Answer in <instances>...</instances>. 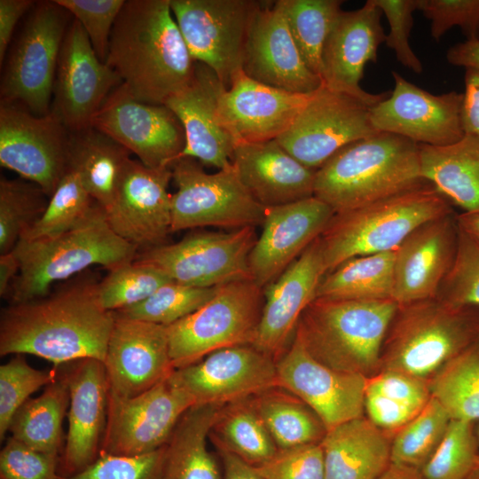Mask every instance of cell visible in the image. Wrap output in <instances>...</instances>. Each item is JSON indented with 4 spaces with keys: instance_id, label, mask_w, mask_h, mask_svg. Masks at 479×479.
<instances>
[{
    "instance_id": "47",
    "label": "cell",
    "mask_w": 479,
    "mask_h": 479,
    "mask_svg": "<svg viewBox=\"0 0 479 479\" xmlns=\"http://www.w3.org/2000/svg\"><path fill=\"white\" fill-rule=\"evenodd\" d=\"M478 464L475 423L451 420L440 444L420 473L424 479H466Z\"/></svg>"
},
{
    "instance_id": "3",
    "label": "cell",
    "mask_w": 479,
    "mask_h": 479,
    "mask_svg": "<svg viewBox=\"0 0 479 479\" xmlns=\"http://www.w3.org/2000/svg\"><path fill=\"white\" fill-rule=\"evenodd\" d=\"M426 183L420 172V145L379 131L345 145L318 169L314 196L335 214Z\"/></svg>"
},
{
    "instance_id": "8",
    "label": "cell",
    "mask_w": 479,
    "mask_h": 479,
    "mask_svg": "<svg viewBox=\"0 0 479 479\" xmlns=\"http://www.w3.org/2000/svg\"><path fill=\"white\" fill-rule=\"evenodd\" d=\"M72 20L55 0L35 2L6 53L1 101L18 104L35 115L50 114L58 59Z\"/></svg>"
},
{
    "instance_id": "49",
    "label": "cell",
    "mask_w": 479,
    "mask_h": 479,
    "mask_svg": "<svg viewBox=\"0 0 479 479\" xmlns=\"http://www.w3.org/2000/svg\"><path fill=\"white\" fill-rule=\"evenodd\" d=\"M436 297L454 306L479 309V244L459 227L456 256Z\"/></svg>"
},
{
    "instance_id": "9",
    "label": "cell",
    "mask_w": 479,
    "mask_h": 479,
    "mask_svg": "<svg viewBox=\"0 0 479 479\" xmlns=\"http://www.w3.org/2000/svg\"><path fill=\"white\" fill-rule=\"evenodd\" d=\"M263 301V288L253 279L218 287L203 306L167 326L174 369L221 349L253 344Z\"/></svg>"
},
{
    "instance_id": "12",
    "label": "cell",
    "mask_w": 479,
    "mask_h": 479,
    "mask_svg": "<svg viewBox=\"0 0 479 479\" xmlns=\"http://www.w3.org/2000/svg\"><path fill=\"white\" fill-rule=\"evenodd\" d=\"M256 240L255 227L192 232L177 242L145 250L137 259L158 267L177 283L217 287L252 279L248 260Z\"/></svg>"
},
{
    "instance_id": "36",
    "label": "cell",
    "mask_w": 479,
    "mask_h": 479,
    "mask_svg": "<svg viewBox=\"0 0 479 479\" xmlns=\"http://www.w3.org/2000/svg\"><path fill=\"white\" fill-rule=\"evenodd\" d=\"M251 399L278 449L321 443L327 432L318 414L283 387L274 385Z\"/></svg>"
},
{
    "instance_id": "23",
    "label": "cell",
    "mask_w": 479,
    "mask_h": 479,
    "mask_svg": "<svg viewBox=\"0 0 479 479\" xmlns=\"http://www.w3.org/2000/svg\"><path fill=\"white\" fill-rule=\"evenodd\" d=\"M103 363L109 390L117 396L135 397L150 389L175 370L167 326L115 313Z\"/></svg>"
},
{
    "instance_id": "15",
    "label": "cell",
    "mask_w": 479,
    "mask_h": 479,
    "mask_svg": "<svg viewBox=\"0 0 479 479\" xmlns=\"http://www.w3.org/2000/svg\"><path fill=\"white\" fill-rule=\"evenodd\" d=\"M69 131L52 114L0 102V164L50 197L67 171Z\"/></svg>"
},
{
    "instance_id": "29",
    "label": "cell",
    "mask_w": 479,
    "mask_h": 479,
    "mask_svg": "<svg viewBox=\"0 0 479 479\" xmlns=\"http://www.w3.org/2000/svg\"><path fill=\"white\" fill-rule=\"evenodd\" d=\"M224 90L212 69L195 61L191 82L165 102L185 130V145L178 159L192 158L219 170L232 167L235 142L217 115Z\"/></svg>"
},
{
    "instance_id": "44",
    "label": "cell",
    "mask_w": 479,
    "mask_h": 479,
    "mask_svg": "<svg viewBox=\"0 0 479 479\" xmlns=\"http://www.w3.org/2000/svg\"><path fill=\"white\" fill-rule=\"evenodd\" d=\"M95 203L79 176L67 169L50 197L43 215L20 240H34L63 233L84 219Z\"/></svg>"
},
{
    "instance_id": "13",
    "label": "cell",
    "mask_w": 479,
    "mask_h": 479,
    "mask_svg": "<svg viewBox=\"0 0 479 479\" xmlns=\"http://www.w3.org/2000/svg\"><path fill=\"white\" fill-rule=\"evenodd\" d=\"M371 107L322 84L277 141L299 162L317 170L345 145L379 132L370 120Z\"/></svg>"
},
{
    "instance_id": "60",
    "label": "cell",
    "mask_w": 479,
    "mask_h": 479,
    "mask_svg": "<svg viewBox=\"0 0 479 479\" xmlns=\"http://www.w3.org/2000/svg\"><path fill=\"white\" fill-rule=\"evenodd\" d=\"M20 263L13 250L0 255V295L6 296L20 272Z\"/></svg>"
},
{
    "instance_id": "22",
    "label": "cell",
    "mask_w": 479,
    "mask_h": 479,
    "mask_svg": "<svg viewBox=\"0 0 479 479\" xmlns=\"http://www.w3.org/2000/svg\"><path fill=\"white\" fill-rule=\"evenodd\" d=\"M381 14L373 0H367L357 10H341L326 37L321 56L323 84L333 90L358 98L371 106L389 95V92L370 93L360 86L365 65L377 61L378 49L385 43Z\"/></svg>"
},
{
    "instance_id": "51",
    "label": "cell",
    "mask_w": 479,
    "mask_h": 479,
    "mask_svg": "<svg viewBox=\"0 0 479 479\" xmlns=\"http://www.w3.org/2000/svg\"><path fill=\"white\" fill-rule=\"evenodd\" d=\"M126 0H55L76 19L85 33L98 58L106 62L110 35Z\"/></svg>"
},
{
    "instance_id": "63",
    "label": "cell",
    "mask_w": 479,
    "mask_h": 479,
    "mask_svg": "<svg viewBox=\"0 0 479 479\" xmlns=\"http://www.w3.org/2000/svg\"><path fill=\"white\" fill-rule=\"evenodd\" d=\"M466 479H479V464L475 467V469L469 474Z\"/></svg>"
},
{
    "instance_id": "48",
    "label": "cell",
    "mask_w": 479,
    "mask_h": 479,
    "mask_svg": "<svg viewBox=\"0 0 479 479\" xmlns=\"http://www.w3.org/2000/svg\"><path fill=\"white\" fill-rule=\"evenodd\" d=\"M59 376L56 366L50 370L32 367L23 355H15L0 366V440L9 431L12 420L20 407L41 387Z\"/></svg>"
},
{
    "instance_id": "62",
    "label": "cell",
    "mask_w": 479,
    "mask_h": 479,
    "mask_svg": "<svg viewBox=\"0 0 479 479\" xmlns=\"http://www.w3.org/2000/svg\"><path fill=\"white\" fill-rule=\"evenodd\" d=\"M379 479H424L420 471L392 464Z\"/></svg>"
},
{
    "instance_id": "37",
    "label": "cell",
    "mask_w": 479,
    "mask_h": 479,
    "mask_svg": "<svg viewBox=\"0 0 479 479\" xmlns=\"http://www.w3.org/2000/svg\"><path fill=\"white\" fill-rule=\"evenodd\" d=\"M69 400L65 372L45 386L39 397L29 398L20 407L10 424L11 436L35 451L59 455Z\"/></svg>"
},
{
    "instance_id": "52",
    "label": "cell",
    "mask_w": 479,
    "mask_h": 479,
    "mask_svg": "<svg viewBox=\"0 0 479 479\" xmlns=\"http://www.w3.org/2000/svg\"><path fill=\"white\" fill-rule=\"evenodd\" d=\"M418 11L430 21V35L439 41L458 27L466 40L479 39V0H418Z\"/></svg>"
},
{
    "instance_id": "11",
    "label": "cell",
    "mask_w": 479,
    "mask_h": 479,
    "mask_svg": "<svg viewBox=\"0 0 479 479\" xmlns=\"http://www.w3.org/2000/svg\"><path fill=\"white\" fill-rule=\"evenodd\" d=\"M262 1L169 0L194 59L212 69L225 89L242 68L253 17Z\"/></svg>"
},
{
    "instance_id": "58",
    "label": "cell",
    "mask_w": 479,
    "mask_h": 479,
    "mask_svg": "<svg viewBox=\"0 0 479 479\" xmlns=\"http://www.w3.org/2000/svg\"><path fill=\"white\" fill-rule=\"evenodd\" d=\"M447 61L457 67L479 68V39L452 45L446 52Z\"/></svg>"
},
{
    "instance_id": "41",
    "label": "cell",
    "mask_w": 479,
    "mask_h": 479,
    "mask_svg": "<svg viewBox=\"0 0 479 479\" xmlns=\"http://www.w3.org/2000/svg\"><path fill=\"white\" fill-rule=\"evenodd\" d=\"M276 3L304 63L321 78L323 47L343 1L278 0Z\"/></svg>"
},
{
    "instance_id": "54",
    "label": "cell",
    "mask_w": 479,
    "mask_h": 479,
    "mask_svg": "<svg viewBox=\"0 0 479 479\" xmlns=\"http://www.w3.org/2000/svg\"><path fill=\"white\" fill-rule=\"evenodd\" d=\"M384 14L389 26L385 43L391 49L398 62L416 74L423 66L409 43L413 26V13L418 11V0H373Z\"/></svg>"
},
{
    "instance_id": "25",
    "label": "cell",
    "mask_w": 479,
    "mask_h": 479,
    "mask_svg": "<svg viewBox=\"0 0 479 479\" xmlns=\"http://www.w3.org/2000/svg\"><path fill=\"white\" fill-rule=\"evenodd\" d=\"M334 215L315 196L265 208L261 235L249 255L252 279L263 288L274 281L321 235Z\"/></svg>"
},
{
    "instance_id": "59",
    "label": "cell",
    "mask_w": 479,
    "mask_h": 479,
    "mask_svg": "<svg viewBox=\"0 0 479 479\" xmlns=\"http://www.w3.org/2000/svg\"><path fill=\"white\" fill-rule=\"evenodd\" d=\"M223 467V479H263L255 468L235 455L225 452L218 451Z\"/></svg>"
},
{
    "instance_id": "18",
    "label": "cell",
    "mask_w": 479,
    "mask_h": 479,
    "mask_svg": "<svg viewBox=\"0 0 479 479\" xmlns=\"http://www.w3.org/2000/svg\"><path fill=\"white\" fill-rule=\"evenodd\" d=\"M169 380L190 396L194 405L223 406L278 385L277 365L254 345H238L177 368Z\"/></svg>"
},
{
    "instance_id": "17",
    "label": "cell",
    "mask_w": 479,
    "mask_h": 479,
    "mask_svg": "<svg viewBox=\"0 0 479 479\" xmlns=\"http://www.w3.org/2000/svg\"><path fill=\"white\" fill-rule=\"evenodd\" d=\"M122 83L116 72L98 58L83 27L73 18L58 59L50 114L68 131L88 128Z\"/></svg>"
},
{
    "instance_id": "31",
    "label": "cell",
    "mask_w": 479,
    "mask_h": 479,
    "mask_svg": "<svg viewBox=\"0 0 479 479\" xmlns=\"http://www.w3.org/2000/svg\"><path fill=\"white\" fill-rule=\"evenodd\" d=\"M232 164L243 185L265 208L314 196L317 170L299 162L277 139L236 145Z\"/></svg>"
},
{
    "instance_id": "61",
    "label": "cell",
    "mask_w": 479,
    "mask_h": 479,
    "mask_svg": "<svg viewBox=\"0 0 479 479\" xmlns=\"http://www.w3.org/2000/svg\"><path fill=\"white\" fill-rule=\"evenodd\" d=\"M459 230L479 244V212H462L456 216Z\"/></svg>"
},
{
    "instance_id": "14",
    "label": "cell",
    "mask_w": 479,
    "mask_h": 479,
    "mask_svg": "<svg viewBox=\"0 0 479 479\" xmlns=\"http://www.w3.org/2000/svg\"><path fill=\"white\" fill-rule=\"evenodd\" d=\"M193 400L169 378L135 397L109 390L100 453L138 456L164 446Z\"/></svg>"
},
{
    "instance_id": "39",
    "label": "cell",
    "mask_w": 479,
    "mask_h": 479,
    "mask_svg": "<svg viewBox=\"0 0 479 479\" xmlns=\"http://www.w3.org/2000/svg\"><path fill=\"white\" fill-rule=\"evenodd\" d=\"M394 265L395 250L349 258L322 278L316 297L393 299Z\"/></svg>"
},
{
    "instance_id": "5",
    "label": "cell",
    "mask_w": 479,
    "mask_h": 479,
    "mask_svg": "<svg viewBox=\"0 0 479 479\" xmlns=\"http://www.w3.org/2000/svg\"><path fill=\"white\" fill-rule=\"evenodd\" d=\"M397 306L393 299L316 297L294 335L322 364L367 378L380 371L382 344Z\"/></svg>"
},
{
    "instance_id": "10",
    "label": "cell",
    "mask_w": 479,
    "mask_h": 479,
    "mask_svg": "<svg viewBox=\"0 0 479 479\" xmlns=\"http://www.w3.org/2000/svg\"><path fill=\"white\" fill-rule=\"evenodd\" d=\"M171 232L202 227L237 230L262 225L265 207L243 185L232 165L209 174L192 158L171 165Z\"/></svg>"
},
{
    "instance_id": "56",
    "label": "cell",
    "mask_w": 479,
    "mask_h": 479,
    "mask_svg": "<svg viewBox=\"0 0 479 479\" xmlns=\"http://www.w3.org/2000/svg\"><path fill=\"white\" fill-rule=\"evenodd\" d=\"M36 1L0 0V64L4 61L20 20L32 9Z\"/></svg>"
},
{
    "instance_id": "21",
    "label": "cell",
    "mask_w": 479,
    "mask_h": 479,
    "mask_svg": "<svg viewBox=\"0 0 479 479\" xmlns=\"http://www.w3.org/2000/svg\"><path fill=\"white\" fill-rule=\"evenodd\" d=\"M171 167L153 169L130 159L105 210L113 231L137 249L165 244L171 232Z\"/></svg>"
},
{
    "instance_id": "27",
    "label": "cell",
    "mask_w": 479,
    "mask_h": 479,
    "mask_svg": "<svg viewBox=\"0 0 479 479\" xmlns=\"http://www.w3.org/2000/svg\"><path fill=\"white\" fill-rule=\"evenodd\" d=\"M326 275L318 238L263 287V307L252 345L276 362L292 342L298 322Z\"/></svg>"
},
{
    "instance_id": "20",
    "label": "cell",
    "mask_w": 479,
    "mask_h": 479,
    "mask_svg": "<svg viewBox=\"0 0 479 479\" xmlns=\"http://www.w3.org/2000/svg\"><path fill=\"white\" fill-rule=\"evenodd\" d=\"M276 365L278 385L307 404L327 431L365 415L366 377L322 364L295 335Z\"/></svg>"
},
{
    "instance_id": "38",
    "label": "cell",
    "mask_w": 479,
    "mask_h": 479,
    "mask_svg": "<svg viewBox=\"0 0 479 479\" xmlns=\"http://www.w3.org/2000/svg\"><path fill=\"white\" fill-rule=\"evenodd\" d=\"M208 439L217 451L228 452L254 467L269 460L279 450L251 397L221 406Z\"/></svg>"
},
{
    "instance_id": "30",
    "label": "cell",
    "mask_w": 479,
    "mask_h": 479,
    "mask_svg": "<svg viewBox=\"0 0 479 479\" xmlns=\"http://www.w3.org/2000/svg\"><path fill=\"white\" fill-rule=\"evenodd\" d=\"M71 366L66 372L70 400L60 477L75 475L98 459L107 419L109 384L104 363L87 358Z\"/></svg>"
},
{
    "instance_id": "53",
    "label": "cell",
    "mask_w": 479,
    "mask_h": 479,
    "mask_svg": "<svg viewBox=\"0 0 479 479\" xmlns=\"http://www.w3.org/2000/svg\"><path fill=\"white\" fill-rule=\"evenodd\" d=\"M255 468L263 479H326L321 443L279 449Z\"/></svg>"
},
{
    "instance_id": "32",
    "label": "cell",
    "mask_w": 479,
    "mask_h": 479,
    "mask_svg": "<svg viewBox=\"0 0 479 479\" xmlns=\"http://www.w3.org/2000/svg\"><path fill=\"white\" fill-rule=\"evenodd\" d=\"M392 437L365 415L328 430L321 441L326 479H379L391 465Z\"/></svg>"
},
{
    "instance_id": "28",
    "label": "cell",
    "mask_w": 479,
    "mask_h": 479,
    "mask_svg": "<svg viewBox=\"0 0 479 479\" xmlns=\"http://www.w3.org/2000/svg\"><path fill=\"white\" fill-rule=\"evenodd\" d=\"M458 225L452 214L414 230L395 250L393 299L397 304L436 298L457 252Z\"/></svg>"
},
{
    "instance_id": "64",
    "label": "cell",
    "mask_w": 479,
    "mask_h": 479,
    "mask_svg": "<svg viewBox=\"0 0 479 479\" xmlns=\"http://www.w3.org/2000/svg\"><path fill=\"white\" fill-rule=\"evenodd\" d=\"M475 436L479 444V421L475 423Z\"/></svg>"
},
{
    "instance_id": "46",
    "label": "cell",
    "mask_w": 479,
    "mask_h": 479,
    "mask_svg": "<svg viewBox=\"0 0 479 479\" xmlns=\"http://www.w3.org/2000/svg\"><path fill=\"white\" fill-rule=\"evenodd\" d=\"M217 287H196L170 281L145 300L115 313L169 326L203 306L213 297Z\"/></svg>"
},
{
    "instance_id": "55",
    "label": "cell",
    "mask_w": 479,
    "mask_h": 479,
    "mask_svg": "<svg viewBox=\"0 0 479 479\" xmlns=\"http://www.w3.org/2000/svg\"><path fill=\"white\" fill-rule=\"evenodd\" d=\"M59 455L35 451L8 438L0 452V479H60Z\"/></svg>"
},
{
    "instance_id": "7",
    "label": "cell",
    "mask_w": 479,
    "mask_h": 479,
    "mask_svg": "<svg viewBox=\"0 0 479 479\" xmlns=\"http://www.w3.org/2000/svg\"><path fill=\"white\" fill-rule=\"evenodd\" d=\"M452 214L431 184L335 213L318 237L326 274L349 258L396 250L420 225Z\"/></svg>"
},
{
    "instance_id": "4",
    "label": "cell",
    "mask_w": 479,
    "mask_h": 479,
    "mask_svg": "<svg viewBox=\"0 0 479 479\" xmlns=\"http://www.w3.org/2000/svg\"><path fill=\"white\" fill-rule=\"evenodd\" d=\"M12 250L20 269L7 294L11 303L43 297L53 283L91 265L112 270L132 262L138 251L113 231L98 202L72 229L50 238L19 240Z\"/></svg>"
},
{
    "instance_id": "34",
    "label": "cell",
    "mask_w": 479,
    "mask_h": 479,
    "mask_svg": "<svg viewBox=\"0 0 479 479\" xmlns=\"http://www.w3.org/2000/svg\"><path fill=\"white\" fill-rule=\"evenodd\" d=\"M130 155L128 149L92 126L69 131L67 169L79 176L105 210L114 201Z\"/></svg>"
},
{
    "instance_id": "6",
    "label": "cell",
    "mask_w": 479,
    "mask_h": 479,
    "mask_svg": "<svg viewBox=\"0 0 479 479\" xmlns=\"http://www.w3.org/2000/svg\"><path fill=\"white\" fill-rule=\"evenodd\" d=\"M479 339V309L436 298L398 304L381 352V370L429 381Z\"/></svg>"
},
{
    "instance_id": "33",
    "label": "cell",
    "mask_w": 479,
    "mask_h": 479,
    "mask_svg": "<svg viewBox=\"0 0 479 479\" xmlns=\"http://www.w3.org/2000/svg\"><path fill=\"white\" fill-rule=\"evenodd\" d=\"M422 178L463 212H479V136L444 145H420Z\"/></svg>"
},
{
    "instance_id": "43",
    "label": "cell",
    "mask_w": 479,
    "mask_h": 479,
    "mask_svg": "<svg viewBox=\"0 0 479 479\" xmlns=\"http://www.w3.org/2000/svg\"><path fill=\"white\" fill-rule=\"evenodd\" d=\"M35 183L0 180V255L12 251L22 235L43 215L49 200Z\"/></svg>"
},
{
    "instance_id": "45",
    "label": "cell",
    "mask_w": 479,
    "mask_h": 479,
    "mask_svg": "<svg viewBox=\"0 0 479 479\" xmlns=\"http://www.w3.org/2000/svg\"><path fill=\"white\" fill-rule=\"evenodd\" d=\"M170 281L158 267L137 259L109 270L98 282V298L105 309L116 312L145 300Z\"/></svg>"
},
{
    "instance_id": "19",
    "label": "cell",
    "mask_w": 479,
    "mask_h": 479,
    "mask_svg": "<svg viewBox=\"0 0 479 479\" xmlns=\"http://www.w3.org/2000/svg\"><path fill=\"white\" fill-rule=\"evenodd\" d=\"M392 76L393 90L370 109V120L377 131L432 146L452 145L463 137V93L436 95L396 71H392Z\"/></svg>"
},
{
    "instance_id": "1",
    "label": "cell",
    "mask_w": 479,
    "mask_h": 479,
    "mask_svg": "<svg viewBox=\"0 0 479 479\" xmlns=\"http://www.w3.org/2000/svg\"><path fill=\"white\" fill-rule=\"evenodd\" d=\"M98 282L74 281L2 310L0 355L30 354L58 367L92 358L104 362L115 313L98 298Z\"/></svg>"
},
{
    "instance_id": "50",
    "label": "cell",
    "mask_w": 479,
    "mask_h": 479,
    "mask_svg": "<svg viewBox=\"0 0 479 479\" xmlns=\"http://www.w3.org/2000/svg\"><path fill=\"white\" fill-rule=\"evenodd\" d=\"M166 444L138 456L100 453L79 473L60 479H163Z\"/></svg>"
},
{
    "instance_id": "16",
    "label": "cell",
    "mask_w": 479,
    "mask_h": 479,
    "mask_svg": "<svg viewBox=\"0 0 479 479\" xmlns=\"http://www.w3.org/2000/svg\"><path fill=\"white\" fill-rule=\"evenodd\" d=\"M91 126L153 169L171 167L185 145V130L177 115L165 105L137 100L123 83L109 94Z\"/></svg>"
},
{
    "instance_id": "35",
    "label": "cell",
    "mask_w": 479,
    "mask_h": 479,
    "mask_svg": "<svg viewBox=\"0 0 479 479\" xmlns=\"http://www.w3.org/2000/svg\"><path fill=\"white\" fill-rule=\"evenodd\" d=\"M219 405H193L177 423L166 444L163 479H223L208 449Z\"/></svg>"
},
{
    "instance_id": "26",
    "label": "cell",
    "mask_w": 479,
    "mask_h": 479,
    "mask_svg": "<svg viewBox=\"0 0 479 479\" xmlns=\"http://www.w3.org/2000/svg\"><path fill=\"white\" fill-rule=\"evenodd\" d=\"M310 94L265 85L241 68L220 95L217 115L235 145L266 142L277 139L291 126Z\"/></svg>"
},
{
    "instance_id": "40",
    "label": "cell",
    "mask_w": 479,
    "mask_h": 479,
    "mask_svg": "<svg viewBox=\"0 0 479 479\" xmlns=\"http://www.w3.org/2000/svg\"><path fill=\"white\" fill-rule=\"evenodd\" d=\"M431 397L452 420L479 421V339L446 363L429 381Z\"/></svg>"
},
{
    "instance_id": "57",
    "label": "cell",
    "mask_w": 479,
    "mask_h": 479,
    "mask_svg": "<svg viewBox=\"0 0 479 479\" xmlns=\"http://www.w3.org/2000/svg\"><path fill=\"white\" fill-rule=\"evenodd\" d=\"M464 80L461 109L463 130L465 134L479 136V68H466Z\"/></svg>"
},
{
    "instance_id": "42",
    "label": "cell",
    "mask_w": 479,
    "mask_h": 479,
    "mask_svg": "<svg viewBox=\"0 0 479 479\" xmlns=\"http://www.w3.org/2000/svg\"><path fill=\"white\" fill-rule=\"evenodd\" d=\"M451 420L431 397L425 407L394 434L391 463L420 471L440 444Z\"/></svg>"
},
{
    "instance_id": "2",
    "label": "cell",
    "mask_w": 479,
    "mask_h": 479,
    "mask_svg": "<svg viewBox=\"0 0 479 479\" xmlns=\"http://www.w3.org/2000/svg\"><path fill=\"white\" fill-rule=\"evenodd\" d=\"M106 63L137 100L164 105L195 67L169 0H126L113 27Z\"/></svg>"
},
{
    "instance_id": "24",
    "label": "cell",
    "mask_w": 479,
    "mask_h": 479,
    "mask_svg": "<svg viewBox=\"0 0 479 479\" xmlns=\"http://www.w3.org/2000/svg\"><path fill=\"white\" fill-rule=\"evenodd\" d=\"M242 70L265 85L310 94L323 82L304 63L275 2L262 1L249 27Z\"/></svg>"
}]
</instances>
